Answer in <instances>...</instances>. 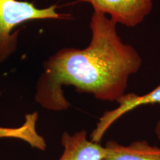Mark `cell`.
I'll return each instance as SVG.
<instances>
[{"instance_id": "7", "label": "cell", "mask_w": 160, "mask_h": 160, "mask_svg": "<svg viewBox=\"0 0 160 160\" xmlns=\"http://www.w3.org/2000/svg\"><path fill=\"white\" fill-rule=\"evenodd\" d=\"M155 133L157 135L158 139L160 140V119L158 121L157 125H156Z\"/></svg>"}, {"instance_id": "1", "label": "cell", "mask_w": 160, "mask_h": 160, "mask_svg": "<svg viewBox=\"0 0 160 160\" xmlns=\"http://www.w3.org/2000/svg\"><path fill=\"white\" fill-rule=\"evenodd\" d=\"M117 25L107 16L93 12L91 42L84 49H61L46 60L37 81L36 101L52 111L68 109L63 85L102 101L117 102L122 97L142 59L133 46L123 42Z\"/></svg>"}, {"instance_id": "3", "label": "cell", "mask_w": 160, "mask_h": 160, "mask_svg": "<svg viewBox=\"0 0 160 160\" xmlns=\"http://www.w3.org/2000/svg\"><path fill=\"white\" fill-rule=\"evenodd\" d=\"M89 3L93 12L109 16L112 21L128 28L142 23L153 9V0H79Z\"/></svg>"}, {"instance_id": "5", "label": "cell", "mask_w": 160, "mask_h": 160, "mask_svg": "<svg viewBox=\"0 0 160 160\" xmlns=\"http://www.w3.org/2000/svg\"><path fill=\"white\" fill-rule=\"evenodd\" d=\"M62 143L64 152L59 160H104L105 157V148L88 139L85 130L73 135L65 132Z\"/></svg>"}, {"instance_id": "2", "label": "cell", "mask_w": 160, "mask_h": 160, "mask_svg": "<svg viewBox=\"0 0 160 160\" xmlns=\"http://www.w3.org/2000/svg\"><path fill=\"white\" fill-rule=\"evenodd\" d=\"M57 6L38 8L32 2L0 0V63L5 62L17 49L19 32H13L20 24L37 19H70L71 14L57 12Z\"/></svg>"}, {"instance_id": "6", "label": "cell", "mask_w": 160, "mask_h": 160, "mask_svg": "<svg viewBox=\"0 0 160 160\" xmlns=\"http://www.w3.org/2000/svg\"><path fill=\"white\" fill-rule=\"evenodd\" d=\"M104 160H160V148L151 145L145 140L122 145L114 140L105 144Z\"/></svg>"}, {"instance_id": "4", "label": "cell", "mask_w": 160, "mask_h": 160, "mask_svg": "<svg viewBox=\"0 0 160 160\" xmlns=\"http://www.w3.org/2000/svg\"><path fill=\"white\" fill-rule=\"evenodd\" d=\"M117 102L119 105L117 108L105 111L99 118L95 129L91 134V141L99 143L109 128L117 120L133 109L146 105L160 104V85L143 95H138L135 93H125L117 100Z\"/></svg>"}]
</instances>
